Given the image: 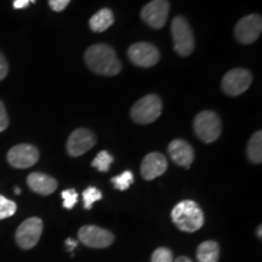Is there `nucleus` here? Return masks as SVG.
<instances>
[{"label": "nucleus", "mask_w": 262, "mask_h": 262, "mask_svg": "<svg viewBox=\"0 0 262 262\" xmlns=\"http://www.w3.org/2000/svg\"><path fill=\"white\" fill-rule=\"evenodd\" d=\"M84 58L88 67L97 74L113 77L122 71V64L116 51L106 44H96L90 47L85 51Z\"/></svg>", "instance_id": "nucleus-1"}, {"label": "nucleus", "mask_w": 262, "mask_h": 262, "mask_svg": "<svg viewBox=\"0 0 262 262\" xmlns=\"http://www.w3.org/2000/svg\"><path fill=\"white\" fill-rule=\"evenodd\" d=\"M172 222L183 232L193 233L204 225V214L199 205L193 201H182L171 211Z\"/></svg>", "instance_id": "nucleus-2"}, {"label": "nucleus", "mask_w": 262, "mask_h": 262, "mask_svg": "<svg viewBox=\"0 0 262 262\" xmlns=\"http://www.w3.org/2000/svg\"><path fill=\"white\" fill-rule=\"evenodd\" d=\"M173 48L180 56H188L194 50V35L187 19L178 16L171 22Z\"/></svg>", "instance_id": "nucleus-3"}, {"label": "nucleus", "mask_w": 262, "mask_h": 262, "mask_svg": "<svg viewBox=\"0 0 262 262\" xmlns=\"http://www.w3.org/2000/svg\"><path fill=\"white\" fill-rule=\"evenodd\" d=\"M163 104L155 94L142 97L131 108V118L137 124H149L157 120L162 113Z\"/></svg>", "instance_id": "nucleus-4"}, {"label": "nucleus", "mask_w": 262, "mask_h": 262, "mask_svg": "<svg viewBox=\"0 0 262 262\" xmlns=\"http://www.w3.org/2000/svg\"><path fill=\"white\" fill-rule=\"evenodd\" d=\"M196 136L205 143H212L221 135V119L212 111H203L194 119Z\"/></svg>", "instance_id": "nucleus-5"}, {"label": "nucleus", "mask_w": 262, "mask_h": 262, "mask_svg": "<svg viewBox=\"0 0 262 262\" xmlns=\"http://www.w3.org/2000/svg\"><path fill=\"white\" fill-rule=\"evenodd\" d=\"M253 75L244 68H234L227 72L222 79V90L229 96H239L250 88Z\"/></svg>", "instance_id": "nucleus-6"}, {"label": "nucleus", "mask_w": 262, "mask_h": 262, "mask_svg": "<svg viewBox=\"0 0 262 262\" xmlns=\"http://www.w3.org/2000/svg\"><path fill=\"white\" fill-rule=\"evenodd\" d=\"M42 221L39 217H31L22 222L16 231V242L19 248L28 250L38 244L41 237Z\"/></svg>", "instance_id": "nucleus-7"}, {"label": "nucleus", "mask_w": 262, "mask_h": 262, "mask_svg": "<svg viewBox=\"0 0 262 262\" xmlns=\"http://www.w3.org/2000/svg\"><path fill=\"white\" fill-rule=\"evenodd\" d=\"M78 237L84 245L94 249L108 248L114 242L113 234L110 231L91 225L83 226L78 232Z\"/></svg>", "instance_id": "nucleus-8"}, {"label": "nucleus", "mask_w": 262, "mask_h": 262, "mask_svg": "<svg viewBox=\"0 0 262 262\" xmlns=\"http://www.w3.org/2000/svg\"><path fill=\"white\" fill-rule=\"evenodd\" d=\"M169 2L168 0H152L141 11V18L149 27L159 29L165 26L169 16Z\"/></svg>", "instance_id": "nucleus-9"}, {"label": "nucleus", "mask_w": 262, "mask_h": 262, "mask_svg": "<svg viewBox=\"0 0 262 262\" xmlns=\"http://www.w3.org/2000/svg\"><path fill=\"white\" fill-rule=\"evenodd\" d=\"M262 31V18L260 15H249L239 19L235 25L234 35L242 44H251L260 37Z\"/></svg>", "instance_id": "nucleus-10"}, {"label": "nucleus", "mask_w": 262, "mask_h": 262, "mask_svg": "<svg viewBox=\"0 0 262 262\" xmlns=\"http://www.w3.org/2000/svg\"><path fill=\"white\" fill-rule=\"evenodd\" d=\"M127 56L134 64L148 68L158 63L160 54L158 49L149 42H136L129 48Z\"/></svg>", "instance_id": "nucleus-11"}, {"label": "nucleus", "mask_w": 262, "mask_h": 262, "mask_svg": "<svg viewBox=\"0 0 262 262\" xmlns=\"http://www.w3.org/2000/svg\"><path fill=\"white\" fill-rule=\"evenodd\" d=\"M39 160V150L37 147L22 143L12 147L8 153V162L17 169H27L34 165Z\"/></svg>", "instance_id": "nucleus-12"}, {"label": "nucleus", "mask_w": 262, "mask_h": 262, "mask_svg": "<svg viewBox=\"0 0 262 262\" xmlns=\"http://www.w3.org/2000/svg\"><path fill=\"white\" fill-rule=\"evenodd\" d=\"M96 145V137L89 129H77L67 141V150L72 157H79Z\"/></svg>", "instance_id": "nucleus-13"}, {"label": "nucleus", "mask_w": 262, "mask_h": 262, "mask_svg": "<svg viewBox=\"0 0 262 262\" xmlns=\"http://www.w3.org/2000/svg\"><path fill=\"white\" fill-rule=\"evenodd\" d=\"M168 169V160L164 157L162 153L153 152L149 153L145 157L141 164V175L142 178L150 181L155 180L159 176H162L164 172Z\"/></svg>", "instance_id": "nucleus-14"}, {"label": "nucleus", "mask_w": 262, "mask_h": 262, "mask_svg": "<svg viewBox=\"0 0 262 262\" xmlns=\"http://www.w3.org/2000/svg\"><path fill=\"white\" fill-rule=\"evenodd\" d=\"M170 158L172 162L183 168H189L194 160V150L185 140H173L168 147Z\"/></svg>", "instance_id": "nucleus-15"}, {"label": "nucleus", "mask_w": 262, "mask_h": 262, "mask_svg": "<svg viewBox=\"0 0 262 262\" xmlns=\"http://www.w3.org/2000/svg\"><path fill=\"white\" fill-rule=\"evenodd\" d=\"M27 183L33 192L41 195H49L57 188V181L42 172H32L27 178Z\"/></svg>", "instance_id": "nucleus-16"}, {"label": "nucleus", "mask_w": 262, "mask_h": 262, "mask_svg": "<svg viewBox=\"0 0 262 262\" xmlns=\"http://www.w3.org/2000/svg\"><path fill=\"white\" fill-rule=\"evenodd\" d=\"M114 24L113 12L110 9H101L90 18L89 26L93 32L101 33L107 31Z\"/></svg>", "instance_id": "nucleus-17"}, {"label": "nucleus", "mask_w": 262, "mask_h": 262, "mask_svg": "<svg viewBox=\"0 0 262 262\" xmlns=\"http://www.w3.org/2000/svg\"><path fill=\"white\" fill-rule=\"evenodd\" d=\"M220 256V247L214 241H205L196 249V258L199 262H217Z\"/></svg>", "instance_id": "nucleus-18"}, {"label": "nucleus", "mask_w": 262, "mask_h": 262, "mask_svg": "<svg viewBox=\"0 0 262 262\" xmlns=\"http://www.w3.org/2000/svg\"><path fill=\"white\" fill-rule=\"evenodd\" d=\"M248 158L254 164H260L262 162V134L256 131L248 143L247 148Z\"/></svg>", "instance_id": "nucleus-19"}, {"label": "nucleus", "mask_w": 262, "mask_h": 262, "mask_svg": "<svg viewBox=\"0 0 262 262\" xmlns=\"http://www.w3.org/2000/svg\"><path fill=\"white\" fill-rule=\"evenodd\" d=\"M113 163V157L107 152V150H101L98 155L95 157V159L91 163L94 168H96L98 171L107 172L110 170L111 164Z\"/></svg>", "instance_id": "nucleus-20"}, {"label": "nucleus", "mask_w": 262, "mask_h": 262, "mask_svg": "<svg viewBox=\"0 0 262 262\" xmlns=\"http://www.w3.org/2000/svg\"><path fill=\"white\" fill-rule=\"evenodd\" d=\"M134 182V175L131 171H124L120 175L116 176V178L112 179L113 186L119 191H126L127 188L133 185Z\"/></svg>", "instance_id": "nucleus-21"}, {"label": "nucleus", "mask_w": 262, "mask_h": 262, "mask_svg": "<svg viewBox=\"0 0 262 262\" xmlns=\"http://www.w3.org/2000/svg\"><path fill=\"white\" fill-rule=\"evenodd\" d=\"M101 198H102V193H101L100 189H97L96 187H88L83 192L84 208L89 210V209L93 208L94 203L100 201Z\"/></svg>", "instance_id": "nucleus-22"}, {"label": "nucleus", "mask_w": 262, "mask_h": 262, "mask_svg": "<svg viewBox=\"0 0 262 262\" xmlns=\"http://www.w3.org/2000/svg\"><path fill=\"white\" fill-rule=\"evenodd\" d=\"M16 209H17V205H16L15 202L0 195V220H4V219H8L14 215Z\"/></svg>", "instance_id": "nucleus-23"}, {"label": "nucleus", "mask_w": 262, "mask_h": 262, "mask_svg": "<svg viewBox=\"0 0 262 262\" xmlns=\"http://www.w3.org/2000/svg\"><path fill=\"white\" fill-rule=\"evenodd\" d=\"M62 199H63V208L67 210L73 209L78 203V193L75 189H66L61 193Z\"/></svg>", "instance_id": "nucleus-24"}, {"label": "nucleus", "mask_w": 262, "mask_h": 262, "mask_svg": "<svg viewBox=\"0 0 262 262\" xmlns=\"http://www.w3.org/2000/svg\"><path fill=\"white\" fill-rule=\"evenodd\" d=\"M172 253L168 248H159L152 255V262H172Z\"/></svg>", "instance_id": "nucleus-25"}, {"label": "nucleus", "mask_w": 262, "mask_h": 262, "mask_svg": "<svg viewBox=\"0 0 262 262\" xmlns=\"http://www.w3.org/2000/svg\"><path fill=\"white\" fill-rule=\"evenodd\" d=\"M70 3L71 0H49V5H50V8L56 12L63 11Z\"/></svg>", "instance_id": "nucleus-26"}, {"label": "nucleus", "mask_w": 262, "mask_h": 262, "mask_svg": "<svg viewBox=\"0 0 262 262\" xmlns=\"http://www.w3.org/2000/svg\"><path fill=\"white\" fill-rule=\"evenodd\" d=\"M9 126V117L6 113L4 103L0 101V133H3Z\"/></svg>", "instance_id": "nucleus-27"}, {"label": "nucleus", "mask_w": 262, "mask_h": 262, "mask_svg": "<svg viewBox=\"0 0 262 262\" xmlns=\"http://www.w3.org/2000/svg\"><path fill=\"white\" fill-rule=\"evenodd\" d=\"M9 73V64L4 55L0 52V80L5 79Z\"/></svg>", "instance_id": "nucleus-28"}, {"label": "nucleus", "mask_w": 262, "mask_h": 262, "mask_svg": "<svg viewBox=\"0 0 262 262\" xmlns=\"http://www.w3.org/2000/svg\"><path fill=\"white\" fill-rule=\"evenodd\" d=\"M29 3H35V0H14V8L25 9L29 5Z\"/></svg>", "instance_id": "nucleus-29"}, {"label": "nucleus", "mask_w": 262, "mask_h": 262, "mask_svg": "<svg viewBox=\"0 0 262 262\" xmlns=\"http://www.w3.org/2000/svg\"><path fill=\"white\" fill-rule=\"evenodd\" d=\"M66 245L68 247V251H73V249L77 247V242L73 241V239H67V242H66Z\"/></svg>", "instance_id": "nucleus-30"}, {"label": "nucleus", "mask_w": 262, "mask_h": 262, "mask_svg": "<svg viewBox=\"0 0 262 262\" xmlns=\"http://www.w3.org/2000/svg\"><path fill=\"white\" fill-rule=\"evenodd\" d=\"M172 262H193V261L191 260V258H188V257H186V256H180V257H178L175 261H172Z\"/></svg>", "instance_id": "nucleus-31"}, {"label": "nucleus", "mask_w": 262, "mask_h": 262, "mask_svg": "<svg viewBox=\"0 0 262 262\" xmlns=\"http://www.w3.org/2000/svg\"><path fill=\"white\" fill-rule=\"evenodd\" d=\"M261 232H262V227H261V226H258V231H257L258 238H261V237H262V233H261Z\"/></svg>", "instance_id": "nucleus-32"}, {"label": "nucleus", "mask_w": 262, "mask_h": 262, "mask_svg": "<svg viewBox=\"0 0 262 262\" xmlns=\"http://www.w3.org/2000/svg\"><path fill=\"white\" fill-rule=\"evenodd\" d=\"M15 193H16V194H19V193H21V189H19L18 187H16L15 188Z\"/></svg>", "instance_id": "nucleus-33"}]
</instances>
